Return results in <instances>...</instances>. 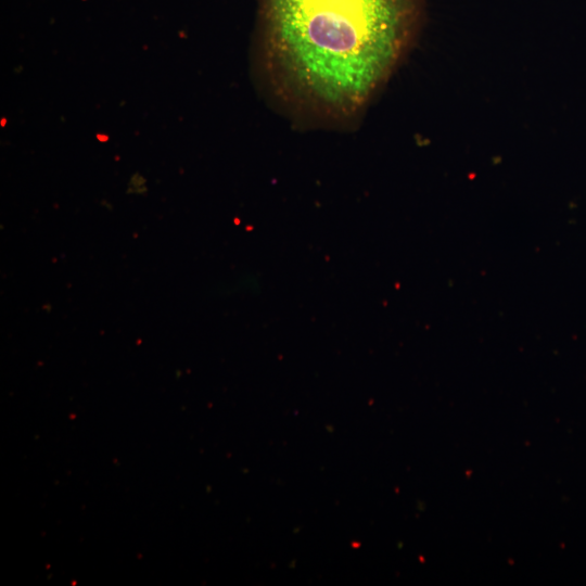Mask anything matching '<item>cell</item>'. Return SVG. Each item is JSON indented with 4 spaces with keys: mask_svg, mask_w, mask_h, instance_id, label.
Instances as JSON below:
<instances>
[{
    "mask_svg": "<svg viewBox=\"0 0 586 586\" xmlns=\"http://www.w3.org/2000/svg\"><path fill=\"white\" fill-rule=\"evenodd\" d=\"M265 89L318 126L359 118L419 33L423 0H258Z\"/></svg>",
    "mask_w": 586,
    "mask_h": 586,
    "instance_id": "obj_1",
    "label": "cell"
}]
</instances>
